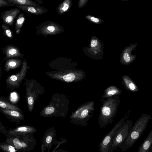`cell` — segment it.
<instances>
[{"label":"cell","instance_id":"ac0fdd59","mask_svg":"<svg viewBox=\"0 0 152 152\" xmlns=\"http://www.w3.org/2000/svg\"><path fill=\"white\" fill-rule=\"evenodd\" d=\"M85 18L91 22L96 24H100L104 22L102 19L90 15H87Z\"/></svg>","mask_w":152,"mask_h":152},{"label":"cell","instance_id":"8992f818","mask_svg":"<svg viewBox=\"0 0 152 152\" xmlns=\"http://www.w3.org/2000/svg\"><path fill=\"white\" fill-rule=\"evenodd\" d=\"M20 11V9L17 8L5 10L1 14V19L4 23L12 26L16 17Z\"/></svg>","mask_w":152,"mask_h":152},{"label":"cell","instance_id":"7c38bea8","mask_svg":"<svg viewBox=\"0 0 152 152\" xmlns=\"http://www.w3.org/2000/svg\"><path fill=\"white\" fill-rule=\"evenodd\" d=\"M121 93V91L114 86H110L107 88L104 91L102 96V99L118 96Z\"/></svg>","mask_w":152,"mask_h":152},{"label":"cell","instance_id":"7a4b0ae2","mask_svg":"<svg viewBox=\"0 0 152 152\" xmlns=\"http://www.w3.org/2000/svg\"><path fill=\"white\" fill-rule=\"evenodd\" d=\"M151 119L150 115L142 114L131 127L127 137L118 146V148L122 151H125L131 148L140 138Z\"/></svg>","mask_w":152,"mask_h":152},{"label":"cell","instance_id":"4fadbf2b","mask_svg":"<svg viewBox=\"0 0 152 152\" xmlns=\"http://www.w3.org/2000/svg\"><path fill=\"white\" fill-rule=\"evenodd\" d=\"M0 107L22 112V110L18 107L11 103L7 98L3 97L0 96Z\"/></svg>","mask_w":152,"mask_h":152},{"label":"cell","instance_id":"6da1fadb","mask_svg":"<svg viewBox=\"0 0 152 152\" xmlns=\"http://www.w3.org/2000/svg\"><path fill=\"white\" fill-rule=\"evenodd\" d=\"M102 99L98 118V124L100 128H105L112 123L117 114L120 102L119 96Z\"/></svg>","mask_w":152,"mask_h":152},{"label":"cell","instance_id":"f546056e","mask_svg":"<svg viewBox=\"0 0 152 152\" xmlns=\"http://www.w3.org/2000/svg\"><path fill=\"white\" fill-rule=\"evenodd\" d=\"M37 2L39 3V4H42L43 3V1L42 0H34Z\"/></svg>","mask_w":152,"mask_h":152},{"label":"cell","instance_id":"9a60e30c","mask_svg":"<svg viewBox=\"0 0 152 152\" xmlns=\"http://www.w3.org/2000/svg\"><path fill=\"white\" fill-rule=\"evenodd\" d=\"M17 17L16 19L15 28L17 33H18L25 22V18L23 13H20Z\"/></svg>","mask_w":152,"mask_h":152},{"label":"cell","instance_id":"8fae6325","mask_svg":"<svg viewBox=\"0 0 152 152\" xmlns=\"http://www.w3.org/2000/svg\"><path fill=\"white\" fill-rule=\"evenodd\" d=\"M72 5V0H64L57 8V13L60 15L64 14L69 10Z\"/></svg>","mask_w":152,"mask_h":152},{"label":"cell","instance_id":"d6986e66","mask_svg":"<svg viewBox=\"0 0 152 152\" xmlns=\"http://www.w3.org/2000/svg\"><path fill=\"white\" fill-rule=\"evenodd\" d=\"M55 111L54 107L52 106H49L46 107L44 109V114L46 115H50L53 114Z\"/></svg>","mask_w":152,"mask_h":152},{"label":"cell","instance_id":"277c9868","mask_svg":"<svg viewBox=\"0 0 152 152\" xmlns=\"http://www.w3.org/2000/svg\"><path fill=\"white\" fill-rule=\"evenodd\" d=\"M132 121L128 120L117 131L110 145L108 152H113L121 144L127 137L132 126Z\"/></svg>","mask_w":152,"mask_h":152},{"label":"cell","instance_id":"d4e9b609","mask_svg":"<svg viewBox=\"0 0 152 152\" xmlns=\"http://www.w3.org/2000/svg\"><path fill=\"white\" fill-rule=\"evenodd\" d=\"M52 140V137L51 135H48L47 136L45 139V143L47 145L50 143Z\"/></svg>","mask_w":152,"mask_h":152},{"label":"cell","instance_id":"3957f363","mask_svg":"<svg viewBox=\"0 0 152 152\" xmlns=\"http://www.w3.org/2000/svg\"><path fill=\"white\" fill-rule=\"evenodd\" d=\"M94 102L92 100L82 105L72 115V119H78L79 124L85 126L93 116L95 110Z\"/></svg>","mask_w":152,"mask_h":152},{"label":"cell","instance_id":"f1b7e54d","mask_svg":"<svg viewBox=\"0 0 152 152\" xmlns=\"http://www.w3.org/2000/svg\"><path fill=\"white\" fill-rule=\"evenodd\" d=\"M10 65L11 66H14L16 65V64L15 62L13 61L9 63Z\"/></svg>","mask_w":152,"mask_h":152},{"label":"cell","instance_id":"2e32d148","mask_svg":"<svg viewBox=\"0 0 152 152\" xmlns=\"http://www.w3.org/2000/svg\"><path fill=\"white\" fill-rule=\"evenodd\" d=\"M124 85L126 88L129 91L133 92L138 91V88L136 84L129 80L125 79L124 80Z\"/></svg>","mask_w":152,"mask_h":152},{"label":"cell","instance_id":"5b68a950","mask_svg":"<svg viewBox=\"0 0 152 152\" xmlns=\"http://www.w3.org/2000/svg\"><path fill=\"white\" fill-rule=\"evenodd\" d=\"M125 118H123L116 123L112 129L102 139L98 147L100 152H108L110 143L117 131L123 126Z\"/></svg>","mask_w":152,"mask_h":152},{"label":"cell","instance_id":"83f0119b","mask_svg":"<svg viewBox=\"0 0 152 152\" xmlns=\"http://www.w3.org/2000/svg\"><path fill=\"white\" fill-rule=\"evenodd\" d=\"M17 77L16 75H12L10 77V79L12 81H15L17 80Z\"/></svg>","mask_w":152,"mask_h":152},{"label":"cell","instance_id":"7402d4cb","mask_svg":"<svg viewBox=\"0 0 152 152\" xmlns=\"http://www.w3.org/2000/svg\"><path fill=\"white\" fill-rule=\"evenodd\" d=\"M2 27L5 31L7 36L9 37H11L12 36V33L10 29L8 28L7 26L6 25L5 23H3L2 25Z\"/></svg>","mask_w":152,"mask_h":152},{"label":"cell","instance_id":"44dd1931","mask_svg":"<svg viewBox=\"0 0 152 152\" xmlns=\"http://www.w3.org/2000/svg\"><path fill=\"white\" fill-rule=\"evenodd\" d=\"M13 6H14L13 4L9 3L5 0H0V8Z\"/></svg>","mask_w":152,"mask_h":152},{"label":"cell","instance_id":"9c48e42d","mask_svg":"<svg viewBox=\"0 0 152 152\" xmlns=\"http://www.w3.org/2000/svg\"><path fill=\"white\" fill-rule=\"evenodd\" d=\"M0 112L6 116L16 121H20L24 119V116L21 112L16 110L4 109L0 107Z\"/></svg>","mask_w":152,"mask_h":152},{"label":"cell","instance_id":"ba28073f","mask_svg":"<svg viewBox=\"0 0 152 152\" xmlns=\"http://www.w3.org/2000/svg\"><path fill=\"white\" fill-rule=\"evenodd\" d=\"M36 131L35 128L28 126H21L9 131L10 136L25 135L28 133L34 132Z\"/></svg>","mask_w":152,"mask_h":152},{"label":"cell","instance_id":"5bb4252c","mask_svg":"<svg viewBox=\"0 0 152 152\" xmlns=\"http://www.w3.org/2000/svg\"><path fill=\"white\" fill-rule=\"evenodd\" d=\"M14 5H25L39 7L40 5L31 0H5Z\"/></svg>","mask_w":152,"mask_h":152},{"label":"cell","instance_id":"cb8c5ba5","mask_svg":"<svg viewBox=\"0 0 152 152\" xmlns=\"http://www.w3.org/2000/svg\"><path fill=\"white\" fill-rule=\"evenodd\" d=\"M123 58L125 61L126 63H129L130 61V57L127 53H124L123 54Z\"/></svg>","mask_w":152,"mask_h":152},{"label":"cell","instance_id":"4316f807","mask_svg":"<svg viewBox=\"0 0 152 152\" xmlns=\"http://www.w3.org/2000/svg\"><path fill=\"white\" fill-rule=\"evenodd\" d=\"M17 52V50L15 49H10L9 52V54L11 55H13L15 54Z\"/></svg>","mask_w":152,"mask_h":152},{"label":"cell","instance_id":"30bf717a","mask_svg":"<svg viewBox=\"0 0 152 152\" xmlns=\"http://www.w3.org/2000/svg\"><path fill=\"white\" fill-rule=\"evenodd\" d=\"M152 145V129L146 139L139 146L138 152H151Z\"/></svg>","mask_w":152,"mask_h":152},{"label":"cell","instance_id":"4dcf8cb0","mask_svg":"<svg viewBox=\"0 0 152 152\" xmlns=\"http://www.w3.org/2000/svg\"><path fill=\"white\" fill-rule=\"evenodd\" d=\"M121 0L122 1H129V0Z\"/></svg>","mask_w":152,"mask_h":152},{"label":"cell","instance_id":"ffe728a7","mask_svg":"<svg viewBox=\"0 0 152 152\" xmlns=\"http://www.w3.org/2000/svg\"><path fill=\"white\" fill-rule=\"evenodd\" d=\"M63 79L67 82H70L73 81L75 78V76L72 73H69L64 75L63 77Z\"/></svg>","mask_w":152,"mask_h":152},{"label":"cell","instance_id":"e0dca14e","mask_svg":"<svg viewBox=\"0 0 152 152\" xmlns=\"http://www.w3.org/2000/svg\"><path fill=\"white\" fill-rule=\"evenodd\" d=\"M0 148L3 151L8 152H15L16 150L15 147L7 143H0Z\"/></svg>","mask_w":152,"mask_h":152},{"label":"cell","instance_id":"603a6c76","mask_svg":"<svg viewBox=\"0 0 152 152\" xmlns=\"http://www.w3.org/2000/svg\"><path fill=\"white\" fill-rule=\"evenodd\" d=\"M88 0H79L78 7L80 9L84 7L87 4Z\"/></svg>","mask_w":152,"mask_h":152},{"label":"cell","instance_id":"484cf974","mask_svg":"<svg viewBox=\"0 0 152 152\" xmlns=\"http://www.w3.org/2000/svg\"><path fill=\"white\" fill-rule=\"evenodd\" d=\"M97 40L96 39H94L91 41V47L94 48L97 46Z\"/></svg>","mask_w":152,"mask_h":152},{"label":"cell","instance_id":"52a82bcc","mask_svg":"<svg viewBox=\"0 0 152 152\" xmlns=\"http://www.w3.org/2000/svg\"><path fill=\"white\" fill-rule=\"evenodd\" d=\"M14 6L20 10L28 13L34 15H42L47 12V9L43 6L37 7L36 6L15 5Z\"/></svg>","mask_w":152,"mask_h":152}]
</instances>
